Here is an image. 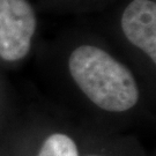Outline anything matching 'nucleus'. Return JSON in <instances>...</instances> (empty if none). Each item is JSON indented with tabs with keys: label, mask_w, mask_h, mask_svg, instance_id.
<instances>
[{
	"label": "nucleus",
	"mask_w": 156,
	"mask_h": 156,
	"mask_svg": "<svg viewBox=\"0 0 156 156\" xmlns=\"http://www.w3.org/2000/svg\"><path fill=\"white\" fill-rule=\"evenodd\" d=\"M68 69L83 94L105 111H127L139 100L131 71L97 46L76 48L69 56Z\"/></svg>",
	"instance_id": "f257e3e1"
},
{
	"label": "nucleus",
	"mask_w": 156,
	"mask_h": 156,
	"mask_svg": "<svg viewBox=\"0 0 156 156\" xmlns=\"http://www.w3.org/2000/svg\"><path fill=\"white\" fill-rule=\"evenodd\" d=\"M36 16L27 0H0V58L17 62L28 55Z\"/></svg>",
	"instance_id": "f03ea898"
},
{
	"label": "nucleus",
	"mask_w": 156,
	"mask_h": 156,
	"mask_svg": "<svg viewBox=\"0 0 156 156\" xmlns=\"http://www.w3.org/2000/svg\"><path fill=\"white\" fill-rule=\"evenodd\" d=\"M126 38L156 62V5L151 0H133L122 16Z\"/></svg>",
	"instance_id": "7ed1b4c3"
},
{
	"label": "nucleus",
	"mask_w": 156,
	"mask_h": 156,
	"mask_svg": "<svg viewBox=\"0 0 156 156\" xmlns=\"http://www.w3.org/2000/svg\"><path fill=\"white\" fill-rule=\"evenodd\" d=\"M37 156H80V153L71 136L64 133H53L45 139Z\"/></svg>",
	"instance_id": "20e7f679"
},
{
	"label": "nucleus",
	"mask_w": 156,
	"mask_h": 156,
	"mask_svg": "<svg viewBox=\"0 0 156 156\" xmlns=\"http://www.w3.org/2000/svg\"><path fill=\"white\" fill-rule=\"evenodd\" d=\"M87 156H103V155H98V154H90V155H87Z\"/></svg>",
	"instance_id": "39448f33"
}]
</instances>
